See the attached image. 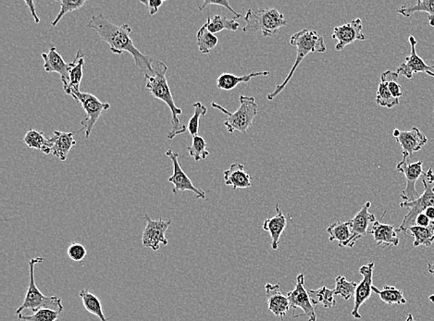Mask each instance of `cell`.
Here are the masks:
<instances>
[{
	"instance_id": "1",
	"label": "cell",
	"mask_w": 434,
	"mask_h": 321,
	"mask_svg": "<svg viewBox=\"0 0 434 321\" xmlns=\"http://www.w3.org/2000/svg\"><path fill=\"white\" fill-rule=\"evenodd\" d=\"M87 27L95 31L103 42L110 45L111 53L117 55H122L124 52L130 53L134 58L135 65L144 72V74L153 76L152 63L154 58L143 54L135 47L131 38L132 27L129 24L116 25L108 21L102 13H100L98 15H92Z\"/></svg>"
},
{
	"instance_id": "2",
	"label": "cell",
	"mask_w": 434,
	"mask_h": 321,
	"mask_svg": "<svg viewBox=\"0 0 434 321\" xmlns=\"http://www.w3.org/2000/svg\"><path fill=\"white\" fill-rule=\"evenodd\" d=\"M152 68H153V76L145 74L146 87L154 98L163 101L169 107L172 115V128L168 135V139L172 140L176 136L182 135L187 131V128L182 124L179 119L180 115L183 114V111L182 109L178 108L174 100H173L172 91H170L169 82L167 79L168 67L166 64L154 58Z\"/></svg>"
},
{
	"instance_id": "3",
	"label": "cell",
	"mask_w": 434,
	"mask_h": 321,
	"mask_svg": "<svg viewBox=\"0 0 434 321\" xmlns=\"http://www.w3.org/2000/svg\"><path fill=\"white\" fill-rule=\"evenodd\" d=\"M290 44L297 48V58H295L294 65H293L288 76L281 85L276 87L273 93H269L268 100H273L277 96L283 92L284 88L291 81L298 66L308 54L314 52L324 53L327 50L323 37L319 36L318 32L308 30V29H302V30L293 34L291 39H290Z\"/></svg>"
},
{
	"instance_id": "4",
	"label": "cell",
	"mask_w": 434,
	"mask_h": 321,
	"mask_svg": "<svg viewBox=\"0 0 434 321\" xmlns=\"http://www.w3.org/2000/svg\"><path fill=\"white\" fill-rule=\"evenodd\" d=\"M246 25L243 32L255 34L262 32L263 36H275L279 29L287 25V21L283 13L276 9H249L244 16Z\"/></svg>"
},
{
	"instance_id": "5",
	"label": "cell",
	"mask_w": 434,
	"mask_h": 321,
	"mask_svg": "<svg viewBox=\"0 0 434 321\" xmlns=\"http://www.w3.org/2000/svg\"><path fill=\"white\" fill-rule=\"evenodd\" d=\"M44 261V258H34L29 261L30 283H29L25 301H23L21 306L16 310V315L19 316L23 314V311H25L26 309H30L34 313L41 309H54L62 313L64 307L61 298L57 296H45L36 285V280H34V267H36L37 264L42 263V262Z\"/></svg>"
},
{
	"instance_id": "6",
	"label": "cell",
	"mask_w": 434,
	"mask_h": 321,
	"mask_svg": "<svg viewBox=\"0 0 434 321\" xmlns=\"http://www.w3.org/2000/svg\"><path fill=\"white\" fill-rule=\"evenodd\" d=\"M212 108L219 109L222 113L227 115L228 119L225 122V126L229 133H233L236 131H238L244 135H247L249 128L252 127L258 109L255 98L244 95L240 96V107L233 113L219 104L212 102Z\"/></svg>"
},
{
	"instance_id": "7",
	"label": "cell",
	"mask_w": 434,
	"mask_h": 321,
	"mask_svg": "<svg viewBox=\"0 0 434 321\" xmlns=\"http://www.w3.org/2000/svg\"><path fill=\"white\" fill-rule=\"evenodd\" d=\"M422 184L424 186V192L419 199L412 202L400 203L401 208L409 210L398 230V232L404 235H409L407 231L410 227L416 225V218L420 214L424 212L429 208H434V184L429 183L426 179H423Z\"/></svg>"
},
{
	"instance_id": "8",
	"label": "cell",
	"mask_w": 434,
	"mask_h": 321,
	"mask_svg": "<svg viewBox=\"0 0 434 321\" xmlns=\"http://www.w3.org/2000/svg\"><path fill=\"white\" fill-rule=\"evenodd\" d=\"M71 98L77 102L81 103L82 109H84L85 116L81 122V131L84 130L85 138H89L101 115L111 109V104L101 102L97 96L81 91L74 93Z\"/></svg>"
},
{
	"instance_id": "9",
	"label": "cell",
	"mask_w": 434,
	"mask_h": 321,
	"mask_svg": "<svg viewBox=\"0 0 434 321\" xmlns=\"http://www.w3.org/2000/svg\"><path fill=\"white\" fill-rule=\"evenodd\" d=\"M407 156H403V159L396 165V170L403 173L406 177L407 184L401 194L402 202H412L419 199L420 192L417 191L416 183L420 176L423 175V162L409 163Z\"/></svg>"
},
{
	"instance_id": "10",
	"label": "cell",
	"mask_w": 434,
	"mask_h": 321,
	"mask_svg": "<svg viewBox=\"0 0 434 321\" xmlns=\"http://www.w3.org/2000/svg\"><path fill=\"white\" fill-rule=\"evenodd\" d=\"M144 218L146 221V226L142 235L143 245L146 248H150L154 252H158L161 245H168L169 243L165 234L172 225V219L163 221L159 219L158 221H154L149 218L148 214H145Z\"/></svg>"
},
{
	"instance_id": "11",
	"label": "cell",
	"mask_w": 434,
	"mask_h": 321,
	"mask_svg": "<svg viewBox=\"0 0 434 321\" xmlns=\"http://www.w3.org/2000/svg\"><path fill=\"white\" fill-rule=\"evenodd\" d=\"M166 156L170 157L173 164V175L170 176L168 181L172 183L173 187V195H177L178 192H192L196 194L198 199H206V192L203 190L198 188L192 183L190 178L185 173L181 167L179 160V154L175 153L172 149H168Z\"/></svg>"
},
{
	"instance_id": "12",
	"label": "cell",
	"mask_w": 434,
	"mask_h": 321,
	"mask_svg": "<svg viewBox=\"0 0 434 321\" xmlns=\"http://www.w3.org/2000/svg\"><path fill=\"white\" fill-rule=\"evenodd\" d=\"M290 306L293 309H300L304 311V314L300 317H308V321H317V315L314 305L311 302L310 294L307 289L305 288V275L300 274L297 277V285L294 290L287 294Z\"/></svg>"
},
{
	"instance_id": "13",
	"label": "cell",
	"mask_w": 434,
	"mask_h": 321,
	"mask_svg": "<svg viewBox=\"0 0 434 321\" xmlns=\"http://www.w3.org/2000/svg\"><path fill=\"white\" fill-rule=\"evenodd\" d=\"M409 44L411 47V53L409 57L406 58L404 63L398 67V74L399 76H403L407 79L413 78L414 74H425L434 78V65H428L425 61L418 55L416 45L418 41L413 36H409Z\"/></svg>"
},
{
	"instance_id": "14",
	"label": "cell",
	"mask_w": 434,
	"mask_h": 321,
	"mask_svg": "<svg viewBox=\"0 0 434 321\" xmlns=\"http://www.w3.org/2000/svg\"><path fill=\"white\" fill-rule=\"evenodd\" d=\"M363 25L361 19H356L343 25L337 26L334 28L332 34V39L337 40L335 49L337 52H342L347 45H352L356 41H365L367 36L363 34Z\"/></svg>"
},
{
	"instance_id": "15",
	"label": "cell",
	"mask_w": 434,
	"mask_h": 321,
	"mask_svg": "<svg viewBox=\"0 0 434 321\" xmlns=\"http://www.w3.org/2000/svg\"><path fill=\"white\" fill-rule=\"evenodd\" d=\"M375 264L374 262L371 263L364 265L361 269L359 272L363 277L361 283L358 285L355 294V302H354V307L351 315L353 316L356 320H361V315L359 314V309L361 306H363L369 298L372 296V287H374V269Z\"/></svg>"
},
{
	"instance_id": "16",
	"label": "cell",
	"mask_w": 434,
	"mask_h": 321,
	"mask_svg": "<svg viewBox=\"0 0 434 321\" xmlns=\"http://www.w3.org/2000/svg\"><path fill=\"white\" fill-rule=\"evenodd\" d=\"M393 136L400 144L402 154L410 159L415 152L420 151L427 144L428 138L418 127L409 131L393 130Z\"/></svg>"
},
{
	"instance_id": "17",
	"label": "cell",
	"mask_w": 434,
	"mask_h": 321,
	"mask_svg": "<svg viewBox=\"0 0 434 321\" xmlns=\"http://www.w3.org/2000/svg\"><path fill=\"white\" fill-rule=\"evenodd\" d=\"M372 203L369 201L365 203L361 210L350 221L352 238L348 243L347 247H354L359 239L369 234L372 224L376 221V217L369 212Z\"/></svg>"
},
{
	"instance_id": "18",
	"label": "cell",
	"mask_w": 434,
	"mask_h": 321,
	"mask_svg": "<svg viewBox=\"0 0 434 321\" xmlns=\"http://www.w3.org/2000/svg\"><path fill=\"white\" fill-rule=\"evenodd\" d=\"M73 133H63L54 131L52 137L49 139V143L43 148L45 155L52 154L60 162H65L73 147L76 146Z\"/></svg>"
},
{
	"instance_id": "19",
	"label": "cell",
	"mask_w": 434,
	"mask_h": 321,
	"mask_svg": "<svg viewBox=\"0 0 434 321\" xmlns=\"http://www.w3.org/2000/svg\"><path fill=\"white\" fill-rule=\"evenodd\" d=\"M44 60V69L47 74L57 72L60 74L63 87H67L70 82V64L64 61L62 56L58 52L57 47L52 45L49 52L42 53Z\"/></svg>"
},
{
	"instance_id": "20",
	"label": "cell",
	"mask_w": 434,
	"mask_h": 321,
	"mask_svg": "<svg viewBox=\"0 0 434 321\" xmlns=\"http://www.w3.org/2000/svg\"><path fill=\"white\" fill-rule=\"evenodd\" d=\"M265 291L268 299L269 310L276 317L286 318L291 306H290L287 296H284L279 290V285L267 283L265 285Z\"/></svg>"
},
{
	"instance_id": "21",
	"label": "cell",
	"mask_w": 434,
	"mask_h": 321,
	"mask_svg": "<svg viewBox=\"0 0 434 321\" xmlns=\"http://www.w3.org/2000/svg\"><path fill=\"white\" fill-rule=\"evenodd\" d=\"M277 215L273 218L267 219L263 223V230L268 232L271 237V248L274 251L278 250L279 239L283 235L287 226L286 216L282 212L279 205L275 206Z\"/></svg>"
},
{
	"instance_id": "22",
	"label": "cell",
	"mask_w": 434,
	"mask_h": 321,
	"mask_svg": "<svg viewBox=\"0 0 434 321\" xmlns=\"http://www.w3.org/2000/svg\"><path fill=\"white\" fill-rule=\"evenodd\" d=\"M225 184L233 190L249 188L252 186L251 176L247 173L242 163H233L223 173Z\"/></svg>"
},
{
	"instance_id": "23",
	"label": "cell",
	"mask_w": 434,
	"mask_h": 321,
	"mask_svg": "<svg viewBox=\"0 0 434 321\" xmlns=\"http://www.w3.org/2000/svg\"><path fill=\"white\" fill-rule=\"evenodd\" d=\"M369 234H372L378 245L398 246L400 243L396 227L391 224L376 221L372 224Z\"/></svg>"
},
{
	"instance_id": "24",
	"label": "cell",
	"mask_w": 434,
	"mask_h": 321,
	"mask_svg": "<svg viewBox=\"0 0 434 321\" xmlns=\"http://www.w3.org/2000/svg\"><path fill=\"white\" fill-rule=\"evenodd\" d=\"M70 64V82L66 87H63L67 95L73 96L74 93L80 92V87L84 76V53L79 49L76 52V58Z\"/></svg>"
},
{
	"instance_id": "25",
	"label": "cell",
	"mask_w": 434,
	"mask_h": 321,
	"mask_svg": "<svg viewBox=\"0 0 434 321\" xmlns=\"http://www.w3.org/2000/svg\"><path fill=\"white\" fill-rule=\"evenodd\" d=\"M270 74L271 72L268 71L251 72V74L244 76H236L231 74H222L217 79V87L222 90L230 91L234 89L239 84H243V82L247 84V82H249L255 77L268 76Z\"/></svg>"
},
{
	"instance_id": "26",
	"label": "cell",
	"mask_w": 434,
	"mask_h": 321,
	"mask_svg": "<svg viewBox=\"0 0 434 321\" xmlns=\"http://www.w3.org/2000/svg\"><path fill=\"white\" fill-rule=\"evenodd\" d=\"M330 242L336 241L340 247H347L348 243L352 238V231L350 221H336L327 228Z\"/></svg>"
},
{
	"instance_id": "27",
	"label": "cell",
	"mask_w": 434,
	"mask_h": 321,
	"mask_svg": "<svg viewBox=\"0 0 434 321\" xmlns=\"http://www.w3.org/2000/svg\"><path fill=\"white\" fill-rule=\"evenodd\" d=\"M398 12L407 18L417 12H427L429 23L434 27V0H419L415 4H404Z\"/></svg>"
},
{
	"instance_id": "28",
	"label": "cell",
	"mask_w": 434,
	"mask_h": 321,
	"mask_svg": "<svg viewBox=\"0 0 434 321\" xmlns=\"http://www.w3.org/2000/svg\"><path fill=\"white\" fill-rule=\"evenodd\" d=\"M372 291L378 294L380 300L385 302L389 306H393V305H399L400 306V305H406L407 303L403 291L399 290L395 286L385 285L382 290H380V289L375 287L374 285Z\"/></svg>"
},
{
	"instance_id": "29",
	"label": "cell",
	"mask_w": 434,
	"mask_h": 321,
	"mask_svg": "<svg viewBox=\"0 0 434 321\" xmlns=\"http://www.w3.org/2000/svg\"><path fill=\"white\" fill-rule=\"evenodd\" d=\"M205 24H206L209 31L214 34L223 30L236 32L240 27V23H237L234 19H229L222 15H215L212 18L209 17Z\"/></svg>"
},
{
	"instance_id": "30",
	"label": "cell",
	"mask_w": 434,
	"mask_h": 321,
	"mask_svg": "<svg viewBox=\"0 0 434 321\" xmlns=\"http://www.w3.org/2000/svg\"><path fill=\"white\" fill-rule=\"evenodd\" d=\"M407 234H411L415 238L414 247L420 245L431 246L434 243V221H431L428 227H410Z\"/></svg>"
},
{
	"instance_id": "31",
	"label": "cell",
	"mask_w": 434,
	"mask_h": 321,
	"mask_svg": "<svg viewBox=\"0 0 434 321\" xmlns=\"http://www.w3.org/2000/svg\"><path fill=\"white\" fill-rule=\"evenodd\" d=\"M79 296L82 299L85 309L90 314L95 315L100 321H108L104 315L102 304L95 294L90 293L87 289H82V291H80Z\"/></svg>"
},
{
	"instance_id": "32",
	"label": "cell",
	"mask_w": 434,
	"mask_h": 321,
	"mask_svg": "<svg viewBox=\"0 0 434 321\" xmlns=\"http://www.w3.org/2000/svg\"><path fill=\"white\" fill-rule=\"evenodd\" d=\"M311 302L314 306L323 307L324 309H331L336 305L334 290H331L326 286L318 289V290H308Z\"/></svg>"
},
{
	"instance_id": "33",
	"label": "cell",
	"mask_w": 434,
	"mask_h": 321,
	"mask_svg": "<svg viewBox=\"0 0 434 321\" xmlns=\"http://www.w3.org/2000/svg\"><path fill=\"white\" fill-rule=\"evenodd\" d=\"M196 40H198V49L202 54H209L210 52L217 47L219 39L216 37L214 34L209 31L206 24H204L196 34Z\"/></svg>"
},
{
	"instance_id": "34",
	"label": "cell",
	"mask_w": 434,
	"mask_h": 321,
	"mask_svg": "<svg viewBox=\"0 0 434 321\" xmlns=\"http://www.w3.org/2000/svg\"><path fill=\"white\" fill-rule=\"evenodd\" d=\"M356 287L358 283L350 282L345 277L339 275L335 279L334 296H339L345 301L350 300L351 298H355Z\"/></svg>"
},
{
	"instance_id": "35",
	"label": "cell",
	"mask_w": 434,
	"mask_h": 321,
	"mask_svg": "<svg viewBox=\"0 0 434 321\" xmlns=\"http://www.w3.org/2000/svg\"><path fill=\"white\" fill-rule=\"evenodd\" d=\"M187 151L189 155L193 157L196 162L206 159L209 156V152L207 149V142L201 135L193 137L192 144L187 147Z\"/></svg>"
},
{
	"instance_id": "36",
	"label": "cell",
	"mask_w": 434,
	"mask_h": 321,
	"mask_svg": "<svg viewBox=\"0 0 434 321\" xmlns=\"http://www.w3.org/2000/svg\"><path fill=\"white\" fill-rule=\"evenodd\" d=\"M194 115L189 120L187 126V132L192 137L198 135L199 132V120L201 117L206 116L207 113V108L201 102H196L194 104Z\"/></svg>"
},
{
	"instance_id": "37",
	"label": "cell",
	"mask_w": 434,
	"mask_h": 321,
	"mask_svg": "<svg viewBox=\"0 0 434 321\" xmlns=\"http://www.w3.org/2000/svg\"><path fill=\"white\" fill-rule=\"evenodd\" d=\"M398 72L393 71H386L380 76V82H385L393 98L399 100L403 96V93H402L401 85L398 84Z\"/></svg>"
},
{
	"instance_id": "38",
	"label": "cell",
	"mask_w": 434,
	"mask_h": 321,
	"mask_svg": "<svg viewBox=\"0 0 434 321\" xmlns=\"http://www.w3.org/2000/svg\"><path fill=\"white\" fill-rule=\"evenodd\" d=\"M376 103L383 108L393 109L398 105L399 100L393 98L385 82H380L377 91Z\"/></svg>"
},
{
	"instance_id": "39",
	"label": "cell",
	"mask_w": 434,
	"mask_h": 321,
	"mask_svg": "<svg viewBox=\"0 0 434 321\" xmlns=\"http://www.w3.org/2000/svg\"><path fill=\"white\" fill-rule=\"evenodd\" d=\"M61 312L50 309H41L34 312L33 315H19L21 320L25 321H57L60 317Z\"/></svg>"
},
{
	"instance_id": "40",
	"label": "cell",
	"mask_w": 434,
	"mask_h": 321,
	"mask_svg": "<svg viewBox=\"0 0 434 321\" xmlns=\"http://www.w3.org/2000/svg\"><path fill=\"white\" fill-rule=\"evenodd\" d=\"M58 3L60 4V10L58 12L57 17L52 21V25H58L64 16L69 12H73L74 10H80L84 4L87 3L85 0H58Z\"/></svg>"
},
{
	"instance_id": "41",
	"label": "cell",
	"mask_w": 434,
	"mask_h": 321,
	"mask_svg": "<svg viewBox=\"0 0 434 321\" xmlns=\"http://www.w3.org/2000/svg\"><path fill=\"white\" fill-rule=\"evenodd\" d=\"M23 143L30 148L42 151L43 148L49 143V139L45 137L44 133L36 130L28 131L23 139Z\"/></svg>"
},
{
	"instance_id": "42",
	"label": "cell",
	"mask_w": 434,
	"mask_h": 321,
	"mask_svg": "<svg viewBox=\"0 0 434 321\" xmlns=\"http://www.w3.org/2000/svg\"><path fill=\"white\" fill-rule=\"evenodd\" d=\"M67 255L71 261L74 262H81L84 261L87 255V251L84 245L79 243H73L69 246Z\"/></svg>"
},
{
	"instance_id": "43",
	"label": "cell",
	"mask_w": 434,
	"mask_h": 321,
	"mask_svg": "<svg viewBox=\"0 0 434 321\" xmlns=\"http://www.w3.org/2000/svg\"><path fill=\"white\" fill-rule=\"evenodd\" d=\"M209 5H219V6L225 7L228 10H230L231 13L236 15V19L242 18L240 13L236 12V10L231 8L230 1L229 0H205L203 5L199 6V10H203L207 6Z\"/></svg>"
},
{
	"instance_id": "44",
	"label": "cell",
	"mask_w": 434,
	"mask_h": 321,
	"mask_svg": "<svg viewBox=\"0 0 434 321\" xmlns=\"http://www.w3.org/2000/svg\"><path fill=\"white\" fill-rule=\"evenodd\" d=\"M140 2L148 8L149 16H154L159 12V8L164 3V0H142Z\"/></svg>"
},
{
	"instance_id": "45",
	"label": "cell",
	"mask_w": 434,
	"mask_h": 321,
	"mask_svg": "<svg viewBox=\"0 0 434 321\" xmlns=\"http://www.w3.org/2000/svg\"><path fill=\"white\" fill-rule=\"evenodd\" d=\"M431 223L428 217L424 213L420 214L416 218V225L420 227H428Z\"/></svg>"
},
{
	"instance_id": "46",
	"label": "cell",
	"mask_w": 434,
	"mask_h": 321,
	"mask_svg": "<svg viewBox=\"0 0 434 321\" xmlns=\"http://www.w3.org/2000/svg\"><path fill=\"white\" fill-rule=\"evenodd\" d=\"M25 4L27 5L28 9L29 10H30V12L32 13V16H33L34 20V21H36V23H39L40 19L38 17V15H37V13H36V3H34V1H25Z\"/></svg>"
},
{
	"instance_id": "47",
	"label": "cell",
	"mask_w": 434,
	"mask_h": 321,
	"mask_svg": "<svg viewBox=\"0 0 434 321\" xmlns=\"http://www.w3.org/2000/svg\"><path fill=\"white\" fill-rule=\"evenodd\" d=\"M423 177H424V179H426V180H427L429 183L434 184V173L433 170V166H431V167L429 168L427 173H423Z\"/></svg>"
},
{
	"instance_id": "48",
	"label": "cell",
	"mask_w": 434,
	"mask_h": 321,
	"mask_svg": "<svg viewBox=\"0 0 434 321\" xmlns=\"http://www.w3.org/2000/svg\"><path fill=\"white\" fill-rule=\"evenodd\" d=\"M431 221H434V208H429L423 212Z\"/></svg>"
},
{
	"instance_id": "49",
	"label": "cell",
	"mask_w": 434,
	"mask_h": 321,
	"mask_svg": "<svg viewBox=\"0 0 434 321\" xmlns=\"http://www.w3.org/2000/svg\"><path fill=\"white\" fill-rule=\"evenodd\" d=\"M428 272L434 277V264L428 263Z\"/></svg>"
},
{
	"instance_id": "50",
	"label": "cell",
	"mask_w": 434,
	"mask_h": 321,
	"mask_svg": "<svg viewBox=\"0 0 434 321\" xmlns=\"http://www.w3.org/2000/svg\"><path fill=\"white\" fill-rule=\"evenodd\" d=\"M406 321H416V320H414L413 315L409 314V315H407V318Z\"/></svg>"
},
{
	"instance_id": "51",
	"label": "cell",
	"mask_w": 434,
	"mask_h": 321,
	"mask_svg": "<svg viewBox=\"0 0 434 321\" xmlns=\"http://www.w3.org/2000/svg\"><path fill=\"white\" fill-rule=\"evenodd\" d=\"M429 300L431 302V303L434 304V294H431V296H429Z\"/></svg>"
}]
</instances>
